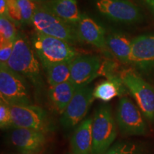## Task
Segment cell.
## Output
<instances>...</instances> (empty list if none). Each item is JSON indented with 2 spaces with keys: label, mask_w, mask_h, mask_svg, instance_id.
<instances>
[{
  "label": "cell",
  "mask_w": 154,
  "mask_h": 154,
  "mask_svg": "<svg viewBox=\"0 0 154 154\" xmlns=\"http://www.w3.org/2000/svg\"><path fill=\"white\" fill-rule=\"evenodd\" d=\"M35 50L24 36L18 34L14 49L7 65L32 83L36 88L42 87L41 69Z\"/></svg>",
  "instance_id": "obj_1"
},
{
  "label": "cell",
  "mask_w": 154,
  "mask_h": 154,
  "mask_svg": "<svg viewBox=\"0 0 154 154\" xmlns=\"http://www.w3.org/2000/svg\"><path fill=\"white\" fill-rule=\"evenodd\" d=\"M32 42L43 67L51 63L72 61L78 56V52L71 44L38 32L34 34Z\"/></svg>",
  "instance_id": "obj_2"
},
{
  "label": "cell",
  "mask_w": 154,
  "mask_h": 154,
  "mask_svg": "<svg viewBox=\"0 0 154 154\" xmlns=\"http://www.w3.org/2000/svg\"><path fill=\"white\" fill-rule=\"evenodd\" d=\"M32 24L36 32L41 34L60 38L71 44L79 41L75 26L50 12L43 6L38 7Z\"/></svg>",
  "instance_id": "obj_3"
},
{
  "label": "cell",
  "mask_w": 154,
  "mask_h": 154,
  "mask_svg": "<svg viewBox=\"0 0 154 154\" xmlns=\"http://www.w3.org/2000/svg\"><path fill=\"white\" fill-rule=\"evenodd\" d=\"M0 96L9 105L31 104L29 89L24 79L7 64L0 63Z\"/></svg>",
  "instance_id": "obj_4"
},
{
  "label": "cell",
  "mask_w": 154,
  "mask_h": 154,
  "mask_svg": "<svg viewBox=\"0 0 154 154\" xmlns=\"http://www.w3.org/2000/svg\"><path fill=\"white\" fill-rule=\"evenodd\" d=\"M119 76L144 116L149 120L154 121L153 86L132 69L123 70Z\"/></svg>",
  "instance_id": "obj_5"
},
{
  "label": "cell",
  "mask_w": 154,
  "mask_h": 154,
  "mask_svg": "<svg viewBox=\"0 0 154 154\" xmlns=\"http://www.w3.org/2000/svg\"><path fill=\"white\" fill-rule=\"evenodd\" d=\"M116 136V128L109 106L103 105L96 111L92 122L93 154H103L109 149Z\"/></svg>",
  "instance_id": "obj_6"
},
{
  "label": "cell",
  "mask_w": 154,
  "mask_h": 154,
  "mask_svg": "<svg viewBox=\"0 0 154 154\" xmlns=\"http://www.w3.org/2000/svg\"><path fill=\"white\" fill-rule=\"evenodd\" d=\"M96 7L101 14L121 24H135L143 17L139 7L131 0H97Z\"/></svg>",
  "instance_id": "obj_7"
},
{
  "label": "cell",
  "mask_w": 154,
  "mask_h": 154,
  "mask_svg": "<svg viewBox=\"0 0 154 154\" xmlns=\"http://www.w3.org/2000/svg\"><path fill=\"white\" fill-rule=\"evenodd\" d=\"M14 128H24L49 131V122L45 111L41 107L32 104L10 106Z\"/></svg>",
  "instance_id": "obj_8"
},
{
  "label": "cell",
  "mask_w": 154,
  "mask_h": 154,
  "mask_svg": "<svg viewBox=\"0 0 154 154\" xmlns=\"http://www.w3.org/2000/svg\"><path fill=\"white\" fill-rule=\"evenodd\" d=\"M93 91V88L88 86L76 88L72 99L61 114V123L65 128H74L82 122L94 99Z\"/></svg>",
  "instance_id": "obj_9"
},
{
  "label": "cell",
  "mask_w": 154,
  "mask_h": 154,
  "mask_svg": "<svg viewBox=\"0 0 154 154\" xmlns=\"http://www.w3.org/2000/svg\"><path fill=\"white\" fill-rule=\"evenodd\" d=\"M116 119L121 131L128 135H143L146 124L139 109L129 99L123 96L117 108Z\"/></svg>",
  "instance_id": "obj_10"
},
{
  "label": "cell",
  "mask_w": 154,
  "mask_h": 154,
  "mask_svg": "<svg viewBox=\"0 0 154 154\" xmlns=\"http://www.w3.org/2000/svg\"><path fill=\"white\" fill-rule=\"evenodd\" d=\"M130 64L142 72L154 71V34H143L131 39Z\"/></svg>",
  "instance_id": "obj_11"
},
{
  "label": "cell",
  "mask_w": 154,
  "mask_h": 154,
  "mask_svg": "<svg viewBox=\"0 0 154 154\" xmlns=\"http://www.w3.org/2000/svg\"><path fill=\"white\" fill-rule=\"evenodd\" d=\"M101 59L96 55L77 56L70 63L71 81L76 88L87 85L99 74Z\"/></svg>",
  "instance_id": "obj_12"
},
{
  "label": "cell",
  "mask_w": 154,
  "mask_h": 154,
  "mask_svg": "<svg viewBox=\"0 0 154 154\" xmlns=\"http://www.w3.org/2000/svg\"><path fill=\"white\" fill-rule=\"evenodd\" d=\"M9 139L22 154L39 152L46 143L45 133L24 128H14Z\"/></svg>",
  "instance_id": "obj_13"
},
{
  "label": "cell",
  "mask_w": 154,
  "mask_h": 154,
  "mask_svg": "<svg viewBox=\"0 0 154 154\" xmlns=\"http://www.w3.org/2000/svg\"><path fill=\"white\" fill-rule=\"evenodd\" d=\"M76 29L79 41L91 44L98 49L107 47L104 29L91 17L82 15Z\"/></svg>",
  "instance_id": "obj_14"
},
{
  "label": "cell",
  "mask_w": 154,
  "mask_h": 154,
  "mask_svg": "<svg viewBox=\"0 0 154 154\" xmlns=\"http://www.w3.org/2000/svg\"><path fill=\"white\" fill-rule=\"evenodd\" d=\"M42 6L75 27L82 19L76 0H47Z\"/></svg>",
  "instance_id": "obj_15"
},
{
  "label": "cell",
  "mask_w": 154,
  "mask_h": 154,
  "mask_svg": "<svg viewBox=\"0 0 154 154\" xmlns=\"http://www.w3.org/2000/svg\"><path fill=\"white\" fill-rule=\"evenodd\" d=\"M92 122L93 119H86L80 123L73 133L71 139L73 154H93Z\"/></svg>",
  "instance_id": "obj_16"
},
{
  "label": "cell",
  "mask_w": 154,
  "mask_h": 154,
  "mask_svg": "<svg viewBox=\"0 0 154 154\" xmlns=\"http://www.w3.org/2000/svg\"><path fill=\"white\" fill-rule=\"evenodd\" d=\"M76 88L72 81L49 87V98L56 110L60 114H62L72 99Z\"/></svg>",
  "instance_id": "obj_17"
},
{
  "label": "cell",
  "mask_w": 154,
  "mask_h": 154,
  "mask_svg": "<svg viewBox=\"0 0 154 154\" xmlns=\"http://www.w3.org/2000/svg\"><path fill=\"white\" fill-rule=\"evenodd\" d=\"M126 86L120 76H110L108 80L98 84L94 89V99L108 102L118 96H121L126 91Z\"/></svg>",
  "instance_id": "obj_18"
},
{
  "label": "cell",
  "mask_w": 154,
  "mask_h": 154,
  "mask_svg": "<svg viewBox=\"0 0 154 154\" xmlns=\"http://www.w3.org/2000/svg\"><path fill=\"white\" fill-rule=\"evenodd\" d=\"M106 45L111 53L124 63H130L131 40L122 34H111L106 36Z\"/></svg>",
  "instance_id": "obj_19"
},
{
  "label": "cell",
  "mask_w": 154,
  "mask_h": 154,
  "mask_svg": "<svg viewBox=\"0 0 154 154\" xmlns=\"http://www.w3.org/2000/svg\"><path fill=\"white\" fill-rule=\"evenodd\" d=\"M71 61L51 63L44 66L50 86L71 81Z\"/></svg>",
  "instance_id": "obj_20"
},
{
  "label": "cell",
  "mask_w": 154,
  "mask_h": 154,
  "mask_svg": "<svg viewBox=\"0 0 154 154\" xmlns=\"http://www.w3.org/2000/svg\"><path fill=\"white\" fill-rule=\"evenodd\" d=\"M18 36L15 23L9 17H0V42H14Z\"/></svg>",
  "instance_id": "obj_21"
},
{
  "label": "cell",
  "mask_w": 154,
  "mask_h": 154,
  "mask_svg": "<svg viewBox=\"0 0 154 154\" xmlns=\"http://www.w3.org/2000/svg\"><path fill=\"white\" fill-rule=\"evenodd\" d=\"M18 7L21 24L32 23L34 13L38 7L34 2L30 0H16Z\"/></svg>",
  "instance_id": "obj_22"
},
{
  "label": "cell",
  "mask_w": 154,
  "mask_h": 154,
  "mask_svg": "<svg viewBox=\"0 0 154 154\" xmlns=\"http://www.w3.org/2000/svg\"><path fill=\"white\" fill-rule=\"evenodd\" d=\"M103 154H140V152L136 144L120 143L112 146Z\"/></svg>",
  "instance_id": "obj_23"
},
{
  "label": "cell",
  "mask_w": 154,
  "mask_h": 154,
  "mask_svg": "<svg viewBox=\"0 0 154 154\" xmlns=\"http://www.w3.org/2000/svg\"><path fill=\"white\" fill-rule=\"evenodd\" d=\"M0 127L2 129L13 127L10 105L2 99L0 101Z\"/></svg>",
  "instance_id": "obj_24"
},
{
  "label": "cell",
  "mask_w": 154,
  "mask_h": 154,
  "mask_svg": "<svg viewBox=\"0 0 154 154\" xmlns=\"http://www.w3.org/2000/svg\"><path fill=\"white\" fill-rule=\"evenodd\" d=\"M14 42H0V63L7 64L12 54Z\"/></svg>",
  "instance_id": "obj_25"
},
{
  "label": "cell",
  "mask_w": 154,
  "mask_h": 154,
  "mask_svg": "<svg viewBox=\"0 0 154 154\" xmlns=\"http://www.w3.org/2000/svg\"><path fill=\"white\" fill-rule=\"evenodd\" d=\"M0 15L8 17V0H0Z\"/></svg>",
  "instance_id": "obj_26"
},
{
  "label": "cell",
  "mask_w": 154,
  "mask_h": 154,
  "mask_svg": "<svg viewBox=\"0 0 154 154\" xmlns=\"http://www.w3.org/2000/svg\"><path fill=\"white\" fill-rule=\"evenodd\" d=\"M144 2L154 12V0H143Z\"/></svg>",
  "instance_id": "obj_27"
},
{
  "label": "cell",
  "mask_w": 154,
  "mask_h": 154,
  "mask_svg": "<svg viewBox=\"0 0 154 154\" xmlns=\"http://www.w3.org/2000/svg\"><path fill=\"white\" fill-rule=\"evenodd\" d=\"M30 1H32V2H47V0H30Z\"/></svg>",
  "instance_id": "obj_28"
},
{
  "label": "cell",
  "mask_w": 154,
  "mask_h": 154,
  "mask_svg": "<svg viewBox=\"0 0 154 154\" xmlns=\"http://www.w3.org/2000/svg\"><path fill=\"white\" fill-rule=\"evenodd\" d=\"M27 154H39V152H36V153H27Z\"/></svg>",
  "instance_id": "obj_29"
}]
</instances>
